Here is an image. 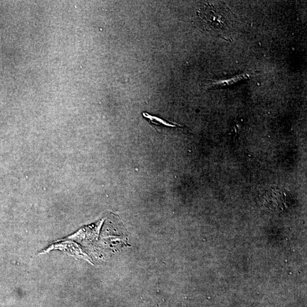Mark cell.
<instances>
[{
    "label": "cell",
    "mask_w": 307,
    "mask_h": 307,
    "mask_svg": "<svg viewBox=\"0 0 307 307\" xmlns=\"http://www.w3.org/2000/svg\"><path fill=\"white\" fill-rule=\"evenodd\" d=\"M203 27L218 37L229 40L232 38L236 17L224 4H206L198 12Z\"/></svg>",
    "instance_id": "6da1fadb"
},
{
    "label": "cell",
    "mask_w": 307,
    "mask_h": 307,
    "mask_svg": "<svg viewBox=\"0 0 307 307\" xmlns=\"http://www.w3.org/2000/svg\"><path fill=\"white\" fill-rule=\"evenodd\" d=\"M142 116L145 119L149 124L154 127H178V128H183L186 129L187 127L183 126L181 125L177 124V123L170 122L167 120L161 119L159 117L151 115L150 114H147L146 112L142 113Z\"/></svg>",
    "instance_id": "7a4b0ae2"
},
{
    "label": "cell",
    "mask_w": 307,
    "mask_h": 307,
    "mask_svg": "<svg viewBox=\"0 0 307 307\" xmlns=\"http://www.w3.org/2000/svg\"><path fill=\"white\" fill-rule=\"evenodd\" d=\"M249 79V75L245 74L235 76L234 78L228 80L208 81V82L211 88L220 89L227 88V87L238 83L240 81Z\"/></svg>",
    "instance_id": "3957f363"
},
{
    "label": "cell",
    "mask_w": 307,
    "mask_h": 307,
    "mask_svg": "<svg viewBox=\"0 0 307 307\" xmlns=\"http://www.w3.org/2000/svg\"><path fill=\"white\" fill-rule=\"evenodd\" d=\"M266 201L272 206L274 208H283L284 205V198L283 194L278 193V194H271V196L267 195Z\"/></svg>",
    "instance_id": "277c9868"
}]
</instances>
